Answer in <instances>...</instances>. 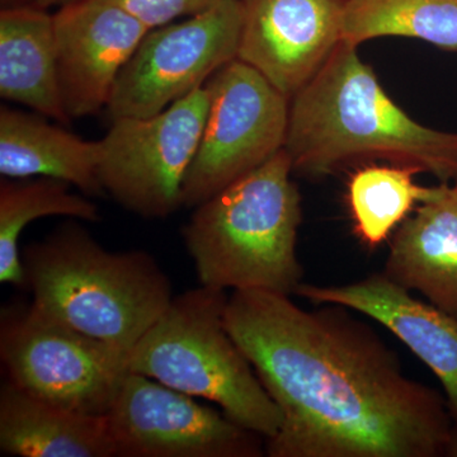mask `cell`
<instances>
[{
    "mask_svg": "<svg viewBox=\"0 0 457 457\" xmlns=\"http://www.w3.org/2000/svg\"><path fill=\"white\" fill-rule=\"evenodd\" d=\"M348 311H306L270 291L228 296V332L281 411L267 455L450 457L447 400L405 375L398 354Z\"/></svg>",
    "mask_w": 457,
    "mask_h": 457,
    "instance_id": "obj_1",
    "label": "cell"
},
{
    "mask_svg": "<svg viewBox=\"0 0 457 457\" xmlns=\"http://www.w3.org/2000/svg\"><path fill=\"white\" fill-rule=\"evenodd\" d=\"M285 150L294 171L326 177L384 161L457 180V132L427 128L387 96L357 46L341 42L327 64L290 99Z\"/></svg>",
    "mask_w": 457,
    "mask_h": 457,
    "instance_id": "obj_2",
    "label": "cell"
},
{
    "mask_svg": "<svg viewBox=\"0 0 457 457\" xmlns=\"http://www.w3.org/2000/svg\"><path fill=\"white\" fill-rule=\"evenodd\" d=\"M21 255L37 311L129 354L174 297L153 255L107 251L75 219Z\"/></svg>",
    "mask_w": 457,
    "mask_h": 457,
    "instance_id": "obj_3",
    "label": "cell"
},
{
    "mask_svg": "<svg viewBox=\"0 0 457 457\" xmlns=\"http://www.w3.org/2000/svg\"><path fill=\"white\" fill-rule=\"evenodd\" d=\"M285 149L195 207L183 227L198 282L216 290L296 294L302 196Z\"/></svg>",
    "mask_w": 457,
    "mask_h": 457,
    "instance_id": "obj_4",
    "label": "cell"
},
{
    "mask_svg": "<svg viewBox=\"0 0 457 457\" xmlns=\"http://www.w3.org/2000/svg\"><path fill=\"white\" fill-rule=\"evenodd\" d=\"M227 291L200 285L174 296L132 348L129 368L195 398L209 400L237 425L273 437L281 411L228 332Z\"/></svg>",
    "mask_w": 457,
    "mask_h": 457,
    "instance_id": "obj_5",
    "label": "cell"
},
{
    "mask_svg": "<svg viewBox=\"0 0 457 457\" xmlns=\"http://www.w3.org/2000/svg\"><path fill=\"white\" fill-rule=\"evenodd\" d=\"M128 352L60 323L29 305L0 319L7 380L29 395L75 413L106 417L130 372Z\"/></svg>",
    "mask_w": 457,
    "mask_h": 457,
    "instance_id": "obj_6",
    "label": "cell"
},
{
    "mask_svg": "<svg viewBox=\"0 0 457 457\" xmlns=\"http://www.w3.org/2000/svg\"><path fill=\"white\" fill-rule=\"evenodd\" d=\"M209 106L204 86L154 116L112 120L101 139L99 179L106 195L144 219L179 212Z\"/></svg>",
    "mask_w": 457,
    "mask_h": 457,
    "instance_id": "obj_7",
    "label": "cell"
},
{
    "mask_svg": "<svg viewBox=\"0 0 457 457\" xmlns=\"http://www.w3.org/2000/svg\"><path fill=\"white\" fill-rule=\"evenodd\" d=\"M204 86L209 112L183 187L188 209L269 162L287 137L290 98L253 66L234 59Z\"/></svg>",
    "mask_w": 457,
    "mask_h": 457,
    "instance_id": "obj_8",
    "label": "cell"
},
{
    "mask_svg": "<svg viewBox=\"0 0 457 457\" xmlns=\"http://www.w3.org/2000/svg\"><path fill=\"white\" fill-rule=\"evenodd\" d=\"M243 0H216L200 13L146 33L114 84L111 119L150 117L201 88L237 59Z\"/></svg>",
    "mask_w": 457,
    "mask_h": 457,
    "instance_id": "obj_9",
    "label": "cell"
},
{
    "mask_svg": "<svg viewBox=\"0 0 457 457\" xmlns=\"http://www.w3.org/2000/svg\"><path fill=\"white\" fill-rule=\"evenodd\" d=\"M116 457H261L262 436L154 378L129 372L107 414Z\"/></svg>",
    "mask_w": 457,
    "mask_h": 457,
    "instance_id": "obj_10",
    "label": "cell"
},
{
    "mask_svg": "<svg viewBox=\"0 0 457 457\" xmlns=\"http://www.w3.org/2000/svg\"><path fill=\"white\" fill-rule=\"evenodd\" d=\"M347 0H243L237 59L293 98L342 42Z\"/></svg>",
    "mask_w": 457,
    "mask_h": 457,
    "instance_id": "obj_11",
    "label": "cell"
},
{
    "mask_svg": "<svg viewBox=\"0 0 457 457\" xmlns=\"http://www.w3.org/2000/svg\"><path fill=\"white\" fill-rule=\"evenodd\" d=\"M57 69L71 120L107 108L114 84L149 29L106 0H71L54 13Z\"/></svg>",
    "mask_w": 457,
    "mask_h": 457,
    "instance_id": "obj_12",
    "label": "cell"
},
{
    "mask_svg": "<svg viewBox=\"0 0 457 457\" xmlns=\"http://www.w3.org/2000/svg\"><path fill=\"white\" fill-rule=\"evenodd\" d=\"M295 295L318 305L345 306L389 329L437 376L457 422V319L414 299L384 273L350 285L302 284Z\"/></svg>",
    "mask_w": 457,
    "mask_h": 457,
    "instance_id": "obj_13",
    "label": "cell"
},
{
    "mask_svg": "<svg viewBox=\"0 0 457 457\" xmlns=\"http://www.w3.org/2000/svg\"><path fill=\"white\" fill-rule=\"evenodd\" d=\"M383 273L457 319V180L399 225Z\"/></svg>",
    "mask_w": 457,
    "mask_h": 457,
    "instance_id": "obj_14",
    "label": "cell"
},
{
    "mask_svg": "<svg viewBox=\"0 0 457 457\" xmlns=\"http://www.w3.org/2000/svg\"><path fill=\"white\" fill-rule=\"evenodd\" d=\"M101 140H84L38 113L0 108L3 179L47 177L74 186L88 197L106 195L99 179Z\"/></svg>",
    "mask_w": 457,
    "mask_h": 457,
    "instance_id": "obj_15",
    "label": "cell"
},
{
    "mask_svg": "<svg viewBox=\"0 0 457 457\" xmlns=\"http://www.w3.org/2000/svg\"><path fill=\"white\" fill-rule=\"evenodd\" d=\"M0 96L68 125L59 69L54 14L35 4L0 12Z\"/></svg>",
    "mask_w": 457,
    "mask_h": 457,
    "instance_id": "obj_16",
    "label": "cell"
},
{
    "mask_svg": "<svg viewBox=\"0 0 457 457\" xmlns=\"http://www.w3.org/2000/svg\"><path fill=\"white\" fill-rule=\"evenodd\" d=\"M0 450L20 457H116L107 417L56 407L9 380L0 389Z\"/></svg>",
    "mask_w": 457,
    "mask_h": 457,
    "instance_id": "obj_17",
    "label": "cell"
},
{
    "mask_svg": "<svg viewBox=\"0 0 457 457\" xmlns=\"http://www.w3.org/2000/svg\"><path fill=\"white\" fill-rule=\"evenodd\" d=\"M49 216L97 222V204L86 195L71 191V185L47 177L12 179L0 183V282L26 287L21 234L29 222Z\"/></svg>",
    "mask_w": 457,
    "mask_h": 457,
    "instance_id": "obj_18",
    "label": "cell"
},
{
    "mask_svg": "<svg viewBox=\"0 0 457 457\" xmlns=\"http://www.w3.org/2000/svg\"><path fill=\"white\" fill-rule=\"evenodd\" d=\"M417 38L457 53V0H347L342 41Z\"/></svg>",
    "mask_w": 457,
    "mask_h": 457,
    "instance_id": "obj_19",
    "label": "cell"
},
{
    "mask_svg": "<svg viewBox=\"0 0 457 457\" xmlns=\"http://www.w3.org/2000/svg\"><path fill=\"white\" fill-rule=\"evenodd\" d=\"M420 173L404 165H369L354 171L348 180V204L354 231L370 248L385 242L417 204L441 194L438 187H425L414 180Z\"/></svg>",
    "mask_w": 457,
    "mask_h": 457,
    "instance_id": "obj_20",
    "label": "cell"
},
{
    "mask_svg": "<svg viewBox=\"0 0 457 457\" xmlns=\"http://www.w3.org/2000/svg\"><path fill=\"white\" fill-rule=\"evenodd\" d=\"M137 20L149 31L191 17L212 5L216 0H106Z\"/></svg>",
    "mask_w": 457,
    "mask_h": 457,
    "instance_id": "obj_21",
    "label": "cell"
},
{
    "mask_svg": "<svg viewBox=\"0 0 457 457\" xmlns=\"http://www.w3.org/2000/svg\"><path fill=\"white\" fill-rule=\"evenodd\" d=\"M71 2V0H36L35 5L44 9H50L53 7H62L65 3Z\"/></svg>",
    "mask_w": 457,
    "mask_h": 457,
    "instance_id": "obj_22",
    "label": "cell"
},
{
    "mask_svg": "<svg viewBox=\"0 0 457 457\" xmlns=\"http://www.w3.org/2000/svg\"><path fill=\"white\" fill-rule=\"evenodd\" d=\"M31 0H0L2 8L20 7V5H29ZM36 3V0H35Z\"/></svg>",
    "mask_w": 457,
    "mask_h": 457,
    "instance_id": "obj_23",
    "label": "cell"
},
{
    "mask_svg": "<svg viewBox=\"0 0 457 457\" xmlns=\"http://www.w3.org/2000/svg\"><path fill=\"white\" fill-rule=\"evenodd\" d=\"M450 457H457V422H455V431H453V446H451Z\"/></svg>",
    "mask_w": 457,
    "mask_h": 457,
    "instance_id": "obj_24",
    "label": "cell"
}]
</instances>
